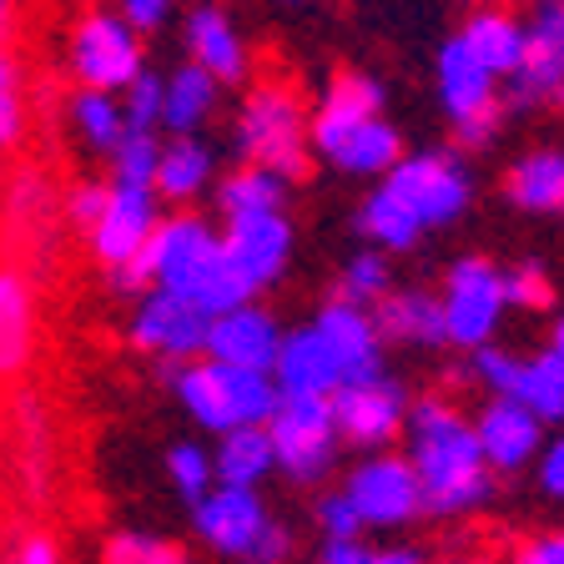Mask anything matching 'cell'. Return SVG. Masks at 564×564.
Masks as SVG:
<instances>
[{"mask_svg":"<svg viewBox=\"0 0 564 564\" xmlns=\"http://www.w3.org/2000/svg\"><path fill=\"white\" fill-rule=\"evenodd\" d=\"M333 413H338V429H343V444L352 448H388L393 438L409 429V399L393 378H352V383L333 388Z\"/></svg>","mask_w":564,"mask_h":564,"instance_id":"7c38bea8","label":"cell"},{"mask_svg":"<svg viewBox=\"0 0 564 564\" xmlns=\"http://www.w3.org/2000/svg\"><path fill=\"white\" fill-rule=\"evenodd\" d=\"M272 378L282 383V393H317V399H333V388L343 383V364H338V352H333V343L323 338V328L307 323V328L282 338Z\"/></svg>","mask_w":564,"mask_h":564,"instance_id":"44dd1931","label":"cell"},{"mask_svg":"<svg viewBox=\"0 0 564 564\" xmlns=\"http://www.w3.org/2000/svg\"><path fill=\"white\" fill-rule=\"evenodd\" d=\"M509 307L505 272L484 258H464L448 268L444 282V317H448V343L458 348H484L499 328V313Z\"/></svg>","mask_w":564,"mask_h":564,"instance_id":"30bf717a","label":"cell"},{"mask_svg":"<svg viewBox=\"0 0 564 564\" xmlns=\"http://www.w3.org/2000/svg\"><path fill=\"white\" fill-rule=\"evenodd\" d=\"M358 232L368 237V242H378V247H388V252H409L413 242H419L429 227H423V217L409 207V202L399 197V192L388 187H378L373 197L364 202V212H358Z\"/></svg>","mask_w":564,"mask_h":564,"instance_id":"4316f807","label":"cell"},{"mask_svg":"<svg viewBox=\"0 0 564 564\" xmlns=\"http://www.w3.org/2000/svg\"><path fill=\"white\" fill-rule=\"evenodd\" d=\"M121 11H127V21L137 25V31H152V25L166 21L172 0H121Z\"/></svg>","mask_w":564,"mask_h":564,"instance_id":"c3c4849f","label":"cell"},{"mask_svg":"<svg viewBox=\"0 0 564 564\" xmlns=\"http://www.w3.org/2000/svg\"><path fill=\"white\" fill-rule=\"evenodd\" d=\"M156 197L162 192L152 182H111V207L106 217L91 227V252L106 262V268H121L127 258H137L141 247L156 237L162 217H156Z\"/></svg>","mask_w":564,"mask_h":564,"instance_id":"5bb4252c","label":"cell"},{"mask_svg":"<svg viewBox=\"0 0 564 564\" xmlns=\"http://www.w3.org/2000/svg\"><path fill=\"white\" fill-rule=\"evenodd\" d=\"M505 288H509V303L514 307H529V313L554 307V282L544 278L540 262H519L514 272H505Z\"/></svg>","mask_w":564,"mask_h":564,"instance_id":"ab89813d","label":"cell"},{"mask_svg":"<svg viewBox=\"0 0 564 564\" xmlns=\"http://www.w3.org/2000/svg\"><path fill=\"white\" fill-rule=\"evenodd\" d=\"M505 197L524 212H540V217H554L564 212V152H529L514 162L505 182Z\"/></svg>","mask_w":564,"mask_h":564,"instance_id":"d4e9b609","label":"cell"},{"mask_svg":"<svg viewBox=\"0 0 564 564\" xmlns=\"http://www.w3.org/2000/svg\"><path fill=\"white\" fill-rule=\"evenodd\" d=\"M156 288L197 297L212 313L242 307L258 297V282L237 268V258L227 252V237H217L197 217H172L156 227Z\"/></svg>","mask_w":564,"mask_h":564,"instance_id":"7a4b0ae2","label":"cell"},{"mask_svg":"<svg viewBox=\"0 0 564 564\" xmlns=\"http://www.w3.org/2000/svg\"><path fill=\"white\" fill-rule=\"evenodd\" d=\"M514 399L540 413L544 423H564V352L544 348V352H534V358H524Z\"/></svg>","mask_w":564,"mask_h":564,"instance_id":"1f68e13d","label":"cell"},{"mask_svg":"<svg viewBox=\"0 0 564 564\" xmlns=\"http://www.w3.org/2000/svg\"><path fill=\"white\" fill-rule=\"evenodd\" d=\"M474 373L484 378V383L494 388V393H505V399H514V388H519V373H524V358H514V352L505 348H474Z\"/></svg>","mask_w":564,"mask_h":564,"instance_id":"7bdbcfd3","label":"cell"},{"mask_svg":"<svg viewBox=\"0 0 564 564\" xmlns=\"http://www.w3.org/2000/svg\"><path fill=\"white\" fill-rule=\"evenodd\" d=\"M212 323H217V313L202 307L197 297L172 293V288H152L141 297L137 317H131V343L141 352H152V358H166V364H187V358L207 352Z\"/></svg>","mask_w":564,"mask_h":564,"instance_id":"ba28073f","label":"cell"},{"mask_svg":"<svg viewBox=\"0 0 564 564\" xmlns=\"http://www.w3.org/2000/svg\"><path fill=\"white\" fill-rule=\"evenodd\" d=\"M156 166H162V147H156L152 131L141 127H127V137L117 141V152H111V172L121 182H152L156 187Z\"/></svg>","mask_w":564,"mask_h":564,"instance_id":"d590c367","label":"cell"},{"mask_svg":"<svg viewBox=\"0 0 564 564\" xmlns=\"http://www.w3.org/2000/svg\"><path fill=\"white\" fill-rule=\"evenodd\" d=\"M317 564H423L419 550L399 544V550H368L364 540H328Z\"/></svg>","mask_w":564,"mask_h":564,"instance_id":"f35d334b","label":"cell"},{"mask_svg":"<svg viewBox=\"0 0 564 564\" xmlns=\"http://www.w3.org/2000/svg\"><path fill=\"white\" fill-rule=\"evenodd\" d=\"M540 484L550 499H564V438H554L540 458Z\"/></svg>","mask_w":564,"mask_h":564,"instance_id":"bcb514c9","label":"cell"},{"mask_svg":"<svg viewBox=\"0 0 564 564\" xmlns=\"http://www.w3.org/2000/svg\"><path fill=\"white\" fill-rule=\"evenodd\" d=\"M434 76H438V101H444L448 121L458 127V141H464V147H484V141L499 131V117H505L499 76L474 56L464 35H454V41L438 51Z\"/></svg>","mask_w":564,"mask_h":564,"instance_id":"52a82bcc","label":"cell"},{"mask_svg":"<svg viewBox=\"0 0 564 564\" xmlns=\"http://www.w3.org/2000/svg\"><path fill=\"white\" fill-rule=\"evenodd\" d=\"M0 141H6V147L21 141V70H15L11 51L0 61Z\"/></svg>","mask_w":564,"mask_h":564,"instance_id":"ee69618b","label":"cell"},{"mask_svg":"<svg viewBox=\"0 0 564 564\" xmlns=\"http://www.w3.org/2000/svg\"><path fill=\"white\" fill-rule=\"evenodd\" d=\"M227 252L237 258V268L262 288L282 278L288 258H293V227L282 212H252V217H227Z\"/></svg>","mask_w":564,"mask_h":564,"instance_id":"e0dca14e","label":"cell"},{"mask_svg":"<svg viewBox=\"0 0 564 564\" xmlns=\"http://www.w3.org/2000/svg\"><path fill=\"white\" fill-rule=\"evenodd\" d=\"M288 202V176L272 172V166L247 162L242 172H232L217 187V212L223 217H252V212H282Z\"/></svg>","mask_w":564,"mask_h":564,"instance_id":"f546056e","label":"cell"},{"mask_svg":"<svg viewBox=\"0 0 564 564\" xmlns=\"http://www.w3.org/2000/svg\"><path fill=\"white\" fill-rule=\"evenodd\" d=\"M217 76H212L207 66H182L166 82V111H162V127L176 131V137H192V131L202 127V121L212 117V106H217Z\"/></svg>","mask_w":564,"mask_h":564,"instance_id":"f1b7e54d","label":"cell"},{"mask_svg":"<svg viewBox=\"0 0 564 564\" xmlns=\"http://www.w3.org/2000/svg\"><path fill=\"white\" fill-rule=\"evenodd\" d=\"M550 348H554V352H564V317L554 323V343H550Z\"/></svg>","mask_w":564,"mask_h":564,"instance_id":"f907efd6","label":"cell"},{"mask_svg":"<svg viewBox=\"0 0 564 564\" xmlns=\"http://www.w3.org/2000/svg\"><path fill=\"white\" fill-rule=\"evenodd\" d=\"M282 338H288V333L272 323V313L242 303V307H227V313H217L207 352H212V358H223V364L272 373V368H278V352H282Z\"/></svg>","mask_w":564,"mask_h":564,"instance_id":"ac0fdd59","label":"cell"},{"mask_svg":"<svg viewBox=\"0 0 564 564\" xmlns=\"http://www.w3.org/2000/svg\"><path fill=\"white\" fill-rule=\"evenodd\" d=\"M554 101H560V106H564V86H560V96H554Z\"/></svg>","mask_w":564,"mask_h":564,"instance_id":"816d5d0a","label":"cell"},{"mask_svg":"<svg viewBox=\"0 0 564 564\" xmlns=\"http://www.w3.org/2000/svg\"><path fill=\"white\" fill-rule=\"evenodd\" d=\"M15 564H61V550L46 534H25L21 550H15Z\"/></svg>","mask_w":564,"mask_h":564,"instance_id":"681fc988","label":"cell"},{"mask_svg":"<svg viewBox=\"0 0 564 564\" xmlns=\"http://www.w3.org/2000/svg\"><path fill=\"white\" fill-rule=\"evenodd\" d=\"M172 383H176L182 409L217 438H223L227 429H242V423H272V413L282 409V383L272 373L223 364V358H212V352L202 364L197 358L172 364Z\"/></svg>","mask_w":564,"mask_h":564,"instance_id":"3957f363","label":"cell"},{"mask_svg":"<svg viewBox=\"0 0 564 564\" xmlns=\"http://www.w3.org/2000/svg\"><path fill=\"white\" fill-rule=\"evenodd\" d=\"M409 458L423 479L429 514H438V519L474 514L494 494V464H489V454H484L479 423H469L444 399L413 403Z\"/></svg>","mask_w":564,"mask_h":564,"instance_id":"6da1fadb","label":"cell"},{"mask_svg":"<svg viewBox=\"0 0 564 564\" xmlns=\"http://www.w3.org/2000/svg\"><path fill=\"white\" fill-rule=\"evenodd\" d=\"M272 469H278V444H272L268 423L227 429L223 444H217V484H247V489H258Z\"/></svg>","mask_w":564,"mask_h":564,"instance_id":"cb8c5ba5","label":"cell"},{"mask_svg":"<svg viewBox=\"0 0 564 564\" xmlns=\"http://www.w3.org/2000/svg\"><path fill=\"white\" fill-rule=\"evenodd\" d=\"M479 438H484V454H489L494 474H514L540 454L544 419L534 409H524L519 399L494 393V403L479 413Z\"/></svg>","mask_w":564,"mask_h":564,"instance_id":"d6986e66","label":"cell"},{"mask_svg":"<svg viewBox=\"0 0 564 564\" xmlns=\"http://www.w3.org/2000/svg\"><path fill=\"white\" fill-rule=\"evenodd\" d=\"M464 41H469V51L494 76H514L519 61H524V46H529V25H519L514 15H505V11H479L464 25Z\"/></svg>","mask_w":564,"mask_h":564,"instance_id":"484cf974","label":"cell"},{"mask_svg":"<svg viewBox=\"0 0 564 564\" xmlns=\"http://www.w3.org/2000/svg\"><path fill=\"white\" fill-rule=\"evenodd\" d=\"M70 121H76V131H82L86 141H91L96 152H117V141L127 137V106L111 101V91H96V86H86L76 101H70Z\"/></svg>","mask_w":564,"mask_h":564,"instance_id":"836d02e7","label":"cell"},{"mask_svg":"<svg viewBox=\"0 0 564 564\" xmlns=\"http://www.w3.org/2000/svg\"><path fill=\"white\" fill-rule=\"evenodd\" d=\"M166 111V82H156L152 70H141L137 82L127 86V121L141 131H152Z\"/></svg>","mask_w":564,"mask_h":564,"instance_id":"b9f144b4","label":"cell"},{"mask_svg":"<svg viewBox=\"0 0 564 564\" xmlns=\"http://www.w3.org/2000/svg\"><path fill=\"white\" fill-rule=\"evenodd\" d=\"M373 117H383V91H378V82L373 76H358V70H343L338 82L323 91V106L313 111V147L328 156L348 131H358Z\"/></svg>","mask_w":564,"mask_h":564,"instance_id":"ffe728a7","label":"cell"},{"mask_svg":"<svg viewBox=\"0 0 564 564\" xmlns=\"http://www.w3.org/2000/svg\"><path fill=\"white\" fill-rule=\"evenodd\" d=\"M101 564H192L187 550L156 540V534H111Z\"/></svg>","mask_w":564,"mask_h":564,"instance_id":"74e56055","label":"cell"},{"mask_svg":"<svg viewBox=\"0 0 564 564\" xmlns=\"http://www.w3.org/2000/svg\"><path fill=\"white\" fill-rule=\"evenodd\" d=\"M388 293H393V278H388V262L378 258V252H358L338 278V297H348V303L373 307L378 297H388Z\"/></svg>","mask_w":564,"mask_h":564,"instance_id":"8d00e7d4","label":"cell"},{"mask_svg":"<svg viewBox=\"0 0 564 564\" xmlns=\"http://www.w3.org/2000/svg\"><path fill=\"white\" fill-rule=\"evenodd\" d=\"M514 86V106L554 101L564 86V0H540L534 21H529V46L519 70L509 76Z\"/></svg>","mask_w":564,"mask_h":564,"instance_id":"9a60e30c","label":"cell"},{"mask_svg":"<svg viewBox=\"0 0 564 564\" xmlns=\"http://www.w3.org/2000/svg\"><path fill=\"white\" fill-rule=\"evenodd\" d=\"M166 474H172L176 494H182L187 505H202V499L217 489V454H207V448H197V444H172Z\"/></svg>","mask_w":564,"mask_h":564,"instance_id":"e575fe53","label":"cell"},{"mask_svg":"<svg viewBox=\"0 0 564 564\" xmlns=\"http://www.w3.org/2000/svg\"><path fill=\"white\" fill-rule=\"evenodd\" d=\"M373 317L383 338L409 343V348H438L448 343V317H444V297L429 293H388L373 303Z\"/></svg>","mask_w":564,"mask_h":564,"instance_id":"7402d4cb","label":"cell"},{"mask_svg":"<svg viewBox=\"0 0 564 564\" xmlns=\"http://www.w3.org/2000/svg\"><path fill=\"white\" fill-rule=\"evenodd\" d=\"M187 46H192V61L207 66L217 82H242L247 76V51H242V35L232 31L217 6H197L187 15Z\"/></svg>","mask_w":564,"mask_h":564,"instance_id":"603a6c76","label":"cell"},{"mask_svg":"<svg viewBox=\"0 0 564 564\" xmlns=\"http://www.w3.org/2000/svg\"><path fill=\"white\" fill-rule=\"evenodd\" d=\"M70 70L96 91H127L141 70V35L127 15L91 11L70 35Z\"/></svg>","mask_w":564,"mask_h":564,"instance_id":"9c48e42d","label":"cell"},{"mask_svg":"<svg viewBox=\"0 0 564 564\" xmlns=\"http://www.w3.org/2000/svg\"><path fill=\"white\" fill-rule=\"evenodd\" d=\"M307 137H313V127H307V111L293 86L262 82L258 91L242 101L237 152H242L247 162L272 166V172H282L288 182H297V176L307 172Z\"/></svg>","mask_w":564,"mask_h":564,"instance_id":"5b68a950","label":"cell"},{"mask_svg":"<svg viewBox=\"0 0 564 564\" xmlns=\"http://www.w3.org/2000/svg\"><path fill=\"white\" fill-rule=\"evenodd\" d=\"M317 328H323V338H328L333 352H338L343 383L383 373V328H378L373 307L348 303V297H333V303L317 313Z\"/></svg>","mask_w":564,"mask_h":564,"instance_id":"2e32d148","label":"cell"},{"mask_svg":"<svg viewBox=\"0 0 564 564\" xmlns=\"http://www.w3.org/2000/svg\"><path fill=\"white\" fill-rule=\"evenodd\" d=\"M317 529L328 534V540H358L368 529V519L358 514V505H352V494H323L317 499Z\"/></svg>","mask_w":564,"mask_h":564,"instance_id":"60d3db41","label":"cell"},{"mask_svg":"<svg viewBox=\"0 0 564 564\" xmlns=\"http://www.w3.org/2000/svg\"><path fill=\"white\" fill-rule=\"evenodd\" d=\"M343 489L352 494V505L368 519V529H403L419 514H429V499H423V479L413 469V458H393V454L364 458L348 474Z\"/></svg>","mask_w":564,"mask_h":564,"instance_id":"8fae6325","label":"cell"},{"mask_svg":"<svg viewBox=\"0 0 564 564\" xmlns=\"http://www.w3.org/2000/svg\"><path fill=\"white\" fill-rule=\"evenodd\" d=\"M192 524H197L202 544L227 560L288 564L293 554V534L262 509L258 489H247V484H217L202 505H192Z\"/></svg>","mask_w":564,"mask_h":564,"instance_id":"277c9868","label":"cell"},{"mask_svg":"<svg viewBox=\"0 0 564 564\" xmlns=\"http://www.w3.org/2000/svg\"><path fill=\"white\" fill-rule=\"evenodd\" d=\"M388 187L399 192L413 212L423 217V227H448L464 217L474 187L464 162L448 152H423V156H403L393 172H388Z\"/></svg>","mask_w":564,"mask_h":564,"instance_id":"4fadbf2b","label":"cell"},{"mask_svg":"<svg viewBox=\"0 0 564 564\" xmlns=\"http://www.w3.org/2000/svg\"><path fill=\"white\" fill-rule=\"evenodd\" d=\"M31 352V293L15 272L0 278V368L21 373Z\"/></svg>","mask_w":564,"mask_h":564,"instance_id":"d6a6232c","label":"cell"},{"mask_svg":"<svg viewBox=\"0 0 564 564\" xmlns=\"http://www.w3.org/2000/svg\"><path fill=\"white\" fill-rule=\"evenodd\" d=\"M272 444H278V469L293 484H323L338 458L343 429L333 399L317 393H282V409L272 413Z\"/></svg>","mask_w":564,"mask_h":564,"instance_id":"8992f818","label":"cell"},{"mask_svg":"<svg viewBox=\"0 0 564 564\" xmlns=\"http://www.w3.org/2000/svg\"><path fill=\"white\" fill-rule=\"evenodd\" d=\"M106 207H111V187H101V182H86V187H76V192H70V202H66L70 223L86 227V232H91V227L106 217Z\"/></svg>","mask_w":564,"mask_h":564,"instance_id":"f6af8a7d","label":"cell"},{"mask_svg":"<svg viewBox=\"0 0 564 564\" xmlns=\"http://www.w3.org/2000/svg\"><path fill=\"white\" fill-rule=\"evenodd\" d=\"M328 162L338 166V172H352V176H373V172H393V166L403 162V147H399V131L388 127L383 117L364 121L358 131H348V137L338 141L328 152Z\"/></svg>","mask_w":564,"mask_h":564,"instance_id":"83f0119b","label":"cell"},{"mask_svg":"<svg viewBox=\"0 0 564 564\" xmlns=\"http://www.w3.org/2000/svg\"><path fill=\"white\" fill-rule=\"evenodd\" d=\"M514 564H564V529L560 534H544V540H529L514 554Z\"/></svg>","mask_w":564,"mask_h":564,"instance_id":"7dc6e473","label":"cell"},{"mask_svg":"<svg viewBox=\"0 0 564 564\" xmlns=\"http://www.w3.org/2000/svg\"><path fill=\"white\" fill-rule=\"evenodd\" d=\"M212 182V152L197 137H176L162 147V166H156V192L166 202H192Z\"/></svg>","mask_w":564,"mask_h":564,"instance_id":"4dcf8cb0","label":"cell"},{"mask_svg":"<svg viewBox=\"0 0 564 564\" xmlns=\"http://www.w3.org/2000/svg\"><path fill=\"white\" fill-rule=\"evenodd\" d=\"M454 564H464V560H454Z\"/></svg>","mask_w":564,"mask_h":564,"instance_id":"f5cc1de1","label":"cell"}]
</instances>
